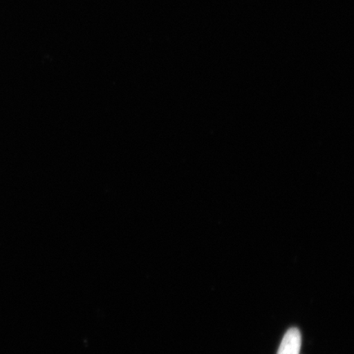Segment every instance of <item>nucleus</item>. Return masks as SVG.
Here are the masks:
<instances>
[{
    "mask_svg": "<svg viewBox=\"0 0 354 354\" xmlns=\"http://www.w3.org/2000/svg\"><path fill=\"white\" fill-rule=\"evenodd\" d=\"M302 345L301 333L297 328L288 330L283 338L277 354H299Z\"/></svg>",
    "mask_w": 354,
    "mask_h": 354,
    "instance_id": "1",
    "label": "nucleus"
}]
</instances>
